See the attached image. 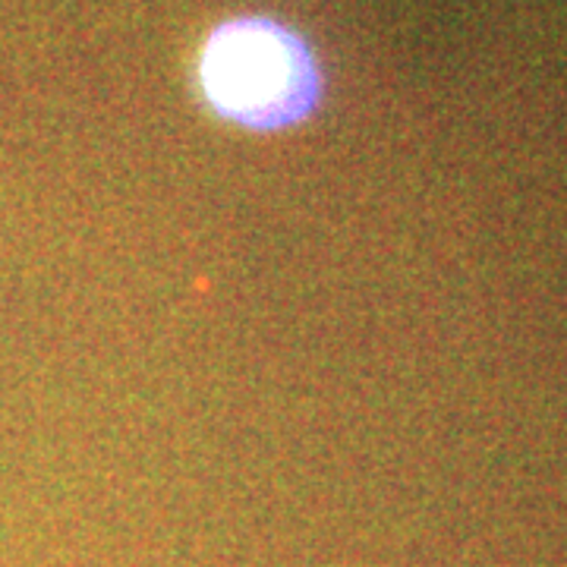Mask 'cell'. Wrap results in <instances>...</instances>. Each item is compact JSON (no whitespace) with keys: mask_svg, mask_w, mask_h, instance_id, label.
Returning <instances> with one entry per match:
<instances>
[{"mask_svg":"<svg viewBox=\"0 0 567 567\" xmlns=\"http://www.w3.org/2000/svg\"><path fill=\"white\" fill-rule=\"evenodd\" d=\"M203 85L230 121L275 130L312 107L319 73L303 41L281 25L234 22L205 44Z\"/></svg>","mask_w":567,"mask_h":567,"instance_id":"1","label":"cell"}]
</instances>
